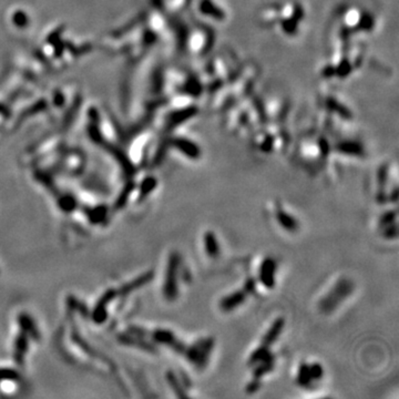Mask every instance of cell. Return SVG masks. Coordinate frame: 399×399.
I'll list each match as a JSON object with an SVG mask.
<instances>
[{
    "label": "cell",
    "mask_w": 399,
    "mask_h": 399,
    "mask_svg": "<svg viewBox=\"0 0 399 399\" xmlns=\"http://www.w3.org/2000/svg\"><path fill=\"white\" fill-rule=\"evenodd\" d=\"M168 380H169V383H170L172 389L176 393L177 396H180V397H185L186 396L185 393L183 392V389H182L181 384L179 383V379L176 378V376L173 374L172 371H170L168 374Z\"/></svg>",
    "instance_id": "18"
},
{
    "label": "cell",
    "mask_w": 399,
    "mask_h": 399,
    "mask_svg": "<svg viewBox=\"0 0 399 399\" xmlns=\"http://www.w3.org/2000/svg\"><path fill=\"white\" fill-rule=\"evenodd\" d=\"M276 262L274 258L266 257L262 262L258 271V280L261 284L268 289L275 287L276 284Z\"/></svg>",
    "instance_id": "5"
},
{
    "label": "cell",
    "mask_w": 399,
    "mask_h": 399,
    "mask_svg": "<svg viewBox=\"0 0 399 399\" xmlns=\"http://www.w3.org/2000/svg\"><path fill=\"white\" fill-rule=\"evenodd\" d=\"M355 284L354 282L347 277H341L333 287L320 298L319 301V311L323 314L329 315L335 312L346 299L350 297L354 293Z\"/></svg>",
    "instance_id": "1"
},
{
    "label": "cell",
    "mask_w": 399,
    "mask_h": 399,
    "mask_svg": "<svg viewBox=\"0 0 399 399\" xmlns=\"http://www.w3.org/2000/svg\"><path fill=\"white\" fill-rule=\"evenodd\" d=\"M310 368V375L313 381L320 380L324 377V368L318 363H314L312 365H309Z\"/></svg>",
    "instance_id": "19"
},
{
    "label": "cell",
    "mask_w": 399,
    "mask_h": 399,
    "mask_svg": "<svg viewBox=\"0 0 399 399\" xmlns=\"http://www.w3.org/2000/svg\"><path fill=\"white\" fill-rule=\"evenodd\" d=\"M155 186H157V182H155L154 179H146L144 181V183L142 184L141 194L143 195V197H146V194L152 192V191L155 189Z\"/></svg>",
    "instance_id": "20"
},
{
    "label": "cell",
    "mask_w": 399,
    "mask_h": 399,
    "mask_svg": "<svg viewBox=\"0 0 399 399\" xmlns=\"http://www.w3.org/2000/svg\"><path fill=\"white\" fill-rule=\"evenodd\" d=\"M243 289H244L249 295L255 293V290H256V282H255V280L252 279V277H249V279L245 281Z\"/></svg>",
    "instance_id": "22"
},
{
    "label": "cell",
    "mask_w": 399,
    "mask_h": 399,
    "mask_svg": "<svg viewBox=\"0 0 399 399\" xmlns=\"http://www.w3.org/2000/svg\"><path fill=\"white\" fill-rule=\"evenodd\" d=\"M181 268V256L179 253H171L168 261L166 277H164L163 294L168 301H174L179 294V276Z\"/></svg>",
    "instance_id": "3"
},
{
    "label": "cell",
    "mask_w": 399,
    "mask_h": 399,
    "mask_svg": "<svg viewBox=\"0 0 399 399\" xmlns=\"http://www.w3.org/2000/svg\"><path fill=\"white\" fill-rule=\"evenodd\" d=\"M199 12L203 17H206L216 23H222L227 18L223 6L218 3V0H199Z\"/></svg>",
    "instance_id": "4"
},
{
    "label": "cell",
    "mask_w": 399,
    "mask_h": 399,
    "mask_svg": "<svg viewBox=\"0 0 399 399\" xmlns=\"http://www.w3.org/2000/svg\"><path fill=\"white\" fill-rule=\"evenodd\" d=\"M272 356H273V354L270 350V348L259 345V347H257V348L255 349L252 354H251V356L249 358V362H247V363H249L250 366H255L256 364L265 361V359L270 358Z\"/></svg>",
    "instance_id": "14"
},
{
    "label": "cell",
    "mask_w": 399,
    "mask_h": 399,
    "mask_svg": "<svg viewBox=\"0 0 399 399\" xmlns=\"http://www.w3.org/2000/svg\"><path fill=\"white\" fill-rule=\"evenodd\" d=\"M396 218H397V211L396 210L386 212V213H384L383 215L380 216L379 223H378L379 228H384L385 227H387V225L396 222Z\"/></svg>",
    "instance_id": "17"
},
{
    "label": "cell",
    "mask_w": 399,
    "mask_h": 399,
    "mask_svg": "<svg viewBox=\"0 0 399 399\" xmlns=\"http://www.w3.org/2000/svg\"><path fill=\"white\" fill-rule=\"evenodd\" d=\"M176 147H179L180 151L190 159L197 160L201 157V149H200L197 143L192 141L182 139V140L176 141Z\"/></svg>",
    "instance_id": "10"
},
{
    "label": "cell",
    "mask_w": 399,
    "mask_h": 399,
    "mask_svg": "<svg viewBox=\"0 0 399 399\" xmlns=\"http://www.w3.org/2000/svg\"><path fill=\"white\" fill-rule=\"evenodd\" d=\"M284 327H285V319L282 317L276 318L274 322L272 323L270 328L267 329V332L264 334L261 341V345L270 348L271 345L274 344V342L279 340V337L281 336L282 332H283Z\"/></svg>",
    "instance_id": "7"
},
{
    "label": "cell",
    "mask_w": 399,
    "mask_h": 399,
    "mask_svg": "<svg viewBox=\"0 0 399 399\" xmlns=\"http://www.w3.org/2000/svg\"><path fill=\"white\" fill-rule=\"evenodd\" d=\"M204 246H205V252L207 254V256L210 258H216L220 255V243L218 241V237H216L214 232L207 231L204 234Z\"/></svg>",
    "instance_id": "9"
},
{
    "label": "cell",
    "mask_w": 399,
    "mask_h": 399,
    "mask_svg": "<svg viewBox=\"0 0 399 399\" xmlns=\"http://www.w3.org/2000/svg\"><path fill=\"white\" fill-rule=\"evenodd\" d=\"M214 338L212 337L200 338L199 341L193 342L192 345L186 346L183 355L190 364H192L198 370H202L209 364L211 354L214 348Z\"/></svg>",
    "instance_id": "2"
},
{
    "label": "cell",
    "mask_w": 399,
    "mask_h": 399,
    "mask_svg": "<svg viewBox=\"0 0 399 399\" xmlns=\"http://www.w3.org/2000/svg\"><path fill=\"white\" fill-rule=\"evenodd\" d=\"M28 346V336L26 337L25 335H21L18 340L16 342V357L17 359H20L24 356V354L27 350Z\"/></svg>",
    "instance_id": "16"
},
{
    "label": "cell",
    "mask_w": 399,
    "mask_h": 399,
    "mask_svg": "<svg viewBox=\"0 0 399 399\" xmlns=\"http://www.w3.org/2000/svg\"><path fill=\"white\" fill-rule=\"evenodd\" d=\"M259 383H261V381H259L258 379H254V378H253V380L251 381V383H250L249 385H247L246 392L249 393V394H252V393L257 392L258 387H259Z\"/></svg>",
    "instance_id": "23"
},
{
    "label": "cell",
    "mask_w": 399,
    "mask_h": 399,
    "mask_svg": "<svg viewBox=\"0 0 399 399\" xmlns=\"http://www.w3.org/2000/svg\"><path fill=\"white\" fill-rule=\"evenodd\" d=\"M388 169L387 167H380L378 171V191H377V199L380 203H385L387 201V195H386L385 189L386 183H387Z\"/></svg>",
    "instance_id": "13"
},
{
    "label": "cell",
    "mask_w": 399,
    "mask_h": 399,
    "mask_svg": "<svg viewBox=\"0 0 399 399\" xmlns=\"http://www.w3.org/2000/svg\"><path fill=\"white\" fill-rule=\"evenodd\" d=\"M276 220H277V223L280 224V227L282 228L286 229L287 232H296L299 228L297 220L295 219L293 215L288 214L287 212L282 210V209L277 210Z\"/></svg>",
    "instance_id": "8"
},
{
    "label": "cell",
    "mask_w": 399,
    "mask_h": 399,
    "mask_svg": "<svg viewBox=\"0 0 399 399\" xmlns=\"http://www.w3.org/2000/svg\"><path fill=\"white\" fill-rule=\"evenodd\" d=\"M296 380H297V384L303 388L310 387L312 383H313V380H312L311 375H310L309 365H307L306 363H302L301 365H299Z\"/></svg>",
    "instance_id": "15"
},
{
    "label": "cell",
    "mask_w": 399,
    "mask_h": 399,
    "mask_svg": "<svg viewBox=\"0 0 399 399\" xmlns=\"http://www.w3.org/2000/svg\"><path fill=\"white\" fill-rule=\"evenodd\" d=\"M337 150L338 152L347 155H352V157H363L364 153H365V150H364V147L359 144V143H355L352 141H346L341 143V144L337 146Z\"/></svg>",
    "instance_id": "11"
},
{
    "label": "cell",
    "mask_w": 399,
    "mask_h": 399,
    "mask_svg": "<svg viewBox=\"0 0 399 399\" xmlns=\"http://www.w3.org/2000/svg\"><path fill=\"white\" fill-rule=\"evenodd\" d=\"M274 364H275L274 356H272L270 358L265 359V361L256 364V365L254 366L255 368H254V372H253V378L261 380L263 376H265L266 374H268V372L273 370V368H274Z\"/></svg>",
    "instance_id": "12"
},
{
    "label": "cell",
    "mask_w": 399,
    "mask_h": 399,
    "mask_svg": "<svg viewBox=\"0 0 399 399\" xmlns=\"http://www.w3.org/2000/svg\"><path fill=\"white\" fill-rule=\"evenodd\" d=\"M384 236L387 237V238H395L397 237L398 235V228H397V223L394 222L392 224L387 225V227L384 228Z\"/></svg>",
    "instance_id": "21"
},
{
    "label": "cell",
    "mask_w": 399,
    "mask_h": 399,
    "mask_svg": "<svg viewBox=\"0 0 399 399\" xmlns=\"http://www.w3.org/2000/svg\"><path fill=\"white\" fill-rule=\"evenodd\" d=\"M247 296H249V294L243 288L235 290V292L228 294L221 299L220 309L223 312H232L237 309L238 306L244 304Z\"/></svg>",
    "instance_id": "6"
}]
</instances>
